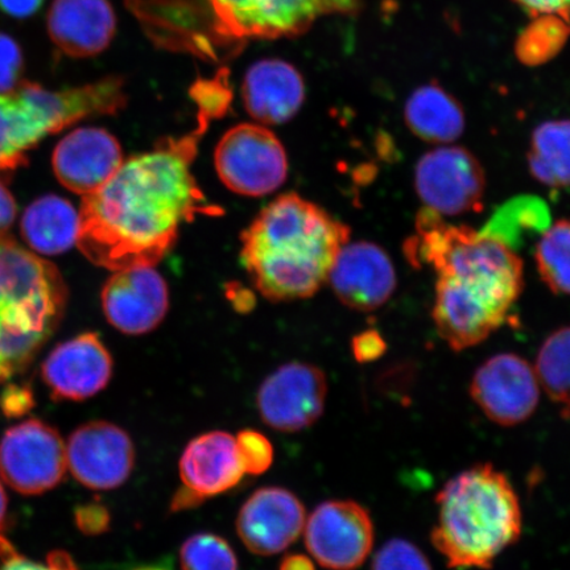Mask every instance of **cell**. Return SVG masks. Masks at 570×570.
Segmentation results:
<instances>
[{
  "label": "cell",
  "mask_w": 570,
  "mask_h": 570,
  "mask_svg": "<svg viewBox=\"0 0 570 570\" xmlns=\"http://www.w3.org/2000/svg\"><path fill=\"white\" fill-rule=\"evenodd\" d=\"M213 30L225 39L274 40L297 38L317 20L354 16L362 0H205Z\"/></svg>",
  "instance_id": "7"
},
{
  "label": "cell",
  "mask_w": 570,
  "mask_h": 570,
  "mask_svg": "<svg viewBox=\"0 0 570 570\" xmlns=\"http://www.w3.org/2000/svg\"><path fill=\"white\" fill-rule=\"evenodd\" d=\"M75 523L77 529L87 537H98L110 529V511L99 502L78 505L75 510Z\"/></svg>",
  "instance_id": "36"
},
{
  "label": "cell",
  "mask_w": 570,
  "mask_h": 570,
  "mask_svg": "<svg viewBox=\"0 0 570 570\" xmlns=\"http://www.w3.org/2000/svg\"><path fill=\"white\" fill-rule=\"evenodd\" d=\"M327 282L342 304L360 312L380 309L394 295L397 284L394 263L372 242L345 245Z\"/></svg>",
  "instance_id": "18"
},
{
  "label": "cell",
  "mask_w": 570,
  "mask_h": 570,
  "mask_svg": "<svg viewBox=\"0 0 570 570\" xmlns=\"http://www.w3.org/2000/svg\"><path fill=\"white\" fill-rule=\"evenodd\" d=\"M304 530L306 550L325 569H358L373 551L372 515L354 501L334 499L318 504Z\"/></svg>",
  "instance_id": "11"
},
{
  "label": "cell",
  "mask_w": 570,
  "mask_h": 570,
  "mask_svg": "<svg viewBox=\"0 0 570 570\" xmlns=\"http://www.w3.org/2000/svg\"><path fill=\"white\" fill-rule=\"evenodd\" d=\"M47 30L62 53L89 59L110 47L117 33V16L109 0H53Z\"/></svg>",
  "instance_id": "20"
},
{
  "label": "cell",
  "mask_w": 570,
  "mask_h": 570,
  "mask_svg": "<svg viewBox=\"0 0 570 570\" xmlns=\"http://www.w3.org/2000/svg\"><path fill=\"white\" fill-rule=\"evenodd\" d=\"M178 469L184 487L205 499L226 493L246 475L237 440L224 431L199 434L191 440L184 449Z\"/></svg>",
  "instance_id": "22"
},
{
  "label": "cell",
  "mask_w": 570,
  "mask_h": 570,
  "mask_svg": "<svg viewBox=\"0 0 570 570\" xmlns=\"http://www.w3.org/2000/svg\"><path fill=\"white\" fill-rule=\"evenodd\" d=\"M35 407L33 392L30 387L10 384L0 395V410L7 417H20Z\"/></svg>",
  "instance_id": "37"
},
{
  "label": "cell",
  "mask_w": 570,
  "mask_h": 570,
  "mask_svg": "<svg viewBox=\"0 0 570 570\" xmlns=\"http://www.w3.org/2000/svg\"><path fill=\"white\" fill-rule=\"evenodd\" d=\"M469 391L491 422L510 428L523 424L533 415L541 387L534 368L523 356L502 353L475 370Z\"/></svg>",
  "instance_id": "13"
},
{
  "label": "cell",
  "mask_w": 570,
  "mask_h": 570,
  "mask_svg": "<svg viewBox=\"0 0 570 570\" xmlns=\"http://www.w3.org/2000/svg\"><path fill=\"white\" fill-rule=\"evenodd\" d=\"M24 73V55L18 41L0 32V95L19 87Z\"/></svg>",
  "instance_id": "35"
},
{
  "label": "cell",
  "mask_w": 570,
  "mask_h": 570,
  "mask_svg": "<svg viewBox=\"0 0 570 570\" xmlns=\"http://www.w3.org/2000/svg\"><path fill=\"white\" fill-rule=\"evenodd\" d=\"M531 18L558 16L570 21V0H512Z\"/></svg>",
  "instance_id": "39"
},
{
  "label": "cell",
  "mask_w": 570,
  "mask_h": 570,
  "mask_svg": "<svg viewBox=\"0 0 570 570\" xmlns=\"http://www.w3.org/2000/svg\"><path fill=\"white\" fill-rule=\"evenodd\" d=\"M112 356L97 333H82L53 348L41 366L55 401L82 402L111 381Z\"/></svg>",
  "instance_id": "16"
},
{
  "label": "cell",
  "mask_w": 570,
  "mask_h": 570,
  "mask_svg": "<svg viewBox=\"0 0 570 570\" xmlns=\"http://www.w3.org/2000/svg\"><path fill=\"white\" fill-rule=\"evenodd\" d=\"M550 226L551 214L543 199L519 196L498 208L480 233L515 252L525 239L543 234Z\"/></svg>",
  "instance_id": "26"
},
{
  "label": "cell",
  "mask_w": 570,
  "mask_h": 570,
  "mask_svg": "<svg viewBox=\"0 0 570 570\" xmlns=\"http://www.w3.org/2000/svg\"><path fill=\"white\" fill-rule=\"evenodd\" d=\"M78 212L67 199L45 196L28 206L21 218V235L33 252L59 255L77 242Z\"/></svg>",
  "instance_id": "24"
},
{
  "label": "cell",
  "mask_w": 570,
  "mask_h": 570,
  "mask_svg": "<svg viewBox=\"0 0 570 570\" xmlns=\"http://www.w3.org/2000/svg\"><path fill=\"white\" fill-rule=\"evenodd\" d=\"M66 446L68 469L82 487L114 490L130 479L137 453L124 428L96 420L78 426Z\"/></svg>",
  "instance_id": "14"
},
{
  "label": "cell",
  "mask_w": 570,
  "mask_h": 570,
  "mask_svg": "<svg viewBox=\"0 0 570 570\" xmlns=\"http://www.w3.org/2000/svg\"><path fill=\"white\" fill-rule=\"evenodd\" d=\"M214 166L227 189L248 197L273 194L288 175L282 141L255 124L235 126L224 135L214 153Z\"/></svg>",
  "instance_id": "8"
},
{
  "label": "cell",
  "mask_w": 570,
  "mask_h": 570,
  "mask_svg": "<svg viewBox=\"0 0 570 570\" xmlns=\"http://www.w3.org/2000/svg\"><path fill=\"white\" fill-rule=\"evenodd\" d=\"M404 122L420 140L449 145L465 131V111L459 99L438 82L413 90L404 106Z\"/></svg>",
  "instance_id": "23"
},
{
  "label": "cell",
  "mask_w": 570,
  "mask_h": 570,
  "mask_svg": "<svg viewBox=\"0 0 570 570\" xmlns=\"http://www.w3.org/2000/svg\"><path fill=\"white\" fill-rule=\"evenodd\" d=\"M432 546L449 568L489 569L522 537L523 515L509 476L476 463L449 480L436 495Z\"/></svg>",
  "instance_id": "3"
},
{
  "label": "cell",
  "mask_w": 570,
  "mask_h": 570,
  "mask_svg": "<svg viewBox=\"0 0 570 570\" xmlns=\"http://www.w3.org/2000/svg\"><path fill=\"white\" fill-rule=\"evenodd\" d=\"M372 570H432V566L411 541L391 539L375 553Z\"/></svg>",
  "instance_id": "31"
},
{
  "label": "cell",
  "mask_w": 570,
  "mask_h": 570,
  "mask_svg": "<svg viewBox=\"0 0 570 570\" xmlns=\"http://www.w3.org/2000/svg\"><path fill=\"white\" fill-rule=\"evenodd\" d=\"M0 570H80L67 552L49 553L47 566L28 560L13 550L12 544L0 533Z\"/></svg>",
  "instance_id": "34"
},
{
  "label": "cell",
  "mask_w": 570,
  "mask_h": 570,
  "mask_svg": "<svg viewBox=\"0 0 570 570\" xmlns=\"http://www.w3.org/2000/svg\"><path fill=\"white\" fill-rule=\"evenodd\" d=\"M122 147L102 128H78L57 145L53 170L57 180L77 195L104 187L124 164Z\"/></svg>",
  "instance_id": "19"
},
{
  "label": "cell",
  "mask_w": 570,
  "mask_h": 570,
  "mask_svg": "<svg viewBox=\"0 0 570 570\" xmlns=\"http://www.w3.org/2000/svg\"><path fill=\"white\" fill-rule=\"evenodd\" d=\"M520 294L504 284L438 276L433 323L452 351H466L508 323Z\"/></svg>",
  "instance_id": "6"
},
{
  "label": "cell",
  "mask_w": 570,
  "mask_h": 570,
  "mask_svg": "<svg viewBox=\"0 0 570 570\" xmlns=\"http://www.w3.org/2000/svg\"><path fill=\"white\" fill-rule=\"evenodd\" d=\"M235 440L245 474L262 475L273 465L274 448L265 434L255 430H244Z\"/></svg>",
  "instance_id": "32"
},
{
  "label": "cell",
  "mask_w": 570,
  "mask_h": 570,
  "mask_svg": "<svg viewBox=\"0 0 570 570\" xmlns=\"http://www.w3.org/2000/svg\"><path fill=\"white\" fill-rule=\"evenodd\" d=\"M327 381L323 370L311 363H285L266 377L256 394V409L266 425L295 433L323 416Z\"/></svg>",
  "instance_id": "12"
},
{
  "label": "cell",
  "mask_w": 570,
  "mask_h": 570,
  "mask_svg": "<svg viewBox=\"0 0 570 570\" xmlns=\"http://www.w3.org/2000/svg\"><path fill=\"white\" fill-rule=\"evenodd\" d=\"M130 570H170V569L167 567L156 564V566H141V567H137V568H134Z\"/></svg>",
  "instance_id": "45"
},
{
  "label": "cell",
  "mask_w": 570,
  "mask_h": 570,
  "mask_svg": "<svg viewBox=\"0 0 570 570\" xmlns=\"http://www.w3.org/2000/svg\"><path fill=\"white\" fill-rule=\"evenodd\" d=\"M209 122L198 116L194 132L132 156L104 187L83 196L76 244L92 265L110 271L155 266L175 246L184 224L220 214L191 173Z\"/></svg>",
  "instance_id": "1"
},
{
  "label": "cell",
  "mask_w": 570,
  "mask_h": 570,
  "mask_svg": "<svg viewBox=\"0 0 570 570\" xmlns=\"http://www.w3.org/2000/svg\"><path fill=\"white\" fill-rule=\"evenodd\" d=\"M527 161L534 180L547 187L570 185V120H548L534 128Z\"/></svg>",
  "instance_id": "25"
},
{
  "label": "cell",
  "mask_w": 570,
  "mask_h": 570,
  "mask_svg": "<svg viewBox=\"0 0 570 570\" xmlns=\"http://www.w3.org/2000/svg\"><path fill=\"white\" fill-rule=\"evenodd\" d=\"M7 514V495L2 482H0V529H2Z\"/></svg>",
  "instance_id": "44"
},
{
  "label": "cell",
  "mask_w": 570,
  "mask_h": 570,
  "mask_svg": "<svg viewBox=\"0 0 570 570\" xmlns=\"http://www.w3.org/2000/svg\"><path fill=\"white\" fill-rule=\"evenodd\" d=\"M279 570H316L309 558L304 554L292 553L285 556L281 562Z\"/></svg>",
  "instance_id": "43"
},
{
  "label": "cell",
  "mask_w": 570,
  "mask_h": 570,
  "mask_svg": "<svg viewBox=\"0 0 570 570\" xmlns=\"http://www.w3.org/2000/svg\"><path fill=\"white\" fill-rule=\"evenodd\" d=\"M570 38V21L558 16L533 17L519 33L515 55L520 63L537 68L559 56Z\"/></svg>",
  "instance_id": "28"
},
{
  "label": "cell",
  "mask_w": 570,
  "mask_h": 570,
  "mask_svg": "<svg viewBox=\"0 0 570 570\" xmlns=\"http://www.w3.org/2000/svg\"><path fill=\"white\" fill-rule=\"evenodd\" d=\"M226 75V70H223V76H218L216 80L199 81L191 89V97L198 105V116L209 120L224 116L232 99Z\"/></svg>",
  "instance_id": "33"
},
{
  "label": "cell",
  "mask_w": 570,
  "mask_h": 570,
  "mask_svg": "<svg viewBox=\"0 0 570 570\" xmlns=\"http://www.w3.org/2000/svg\"><path fill=\"white\" fill-rule=\"evenodd\" d=\"M305 522L301 499L287 489L269 487L256 490L247 499L235 525L249 552L273 556L287 550L301 538Z\"/></svg>",
  "instance_id": "17"
},
{
  "label": "cell",
  "mask_w": 570,
  "mask_h": 570,
  "mask_svg": "<svg viewBox=\"0 0 570 570\" xmlns=\"http://www.w3.org/2000/svg\"><path fill=\"white\" fill-rule=\"evenodd\" d=\"M205 501V498L197 494L196 491L190 490L187 487H183L177 490V493L173 498V502H170V510L174 512L196 509L198 505H202Z\"/></svg>",
  "instance_id": "42"
},
{
  "label": "cell",
  "mask_w": 570,
  "mask_h": 570,
  "mask_svg": "<svg viewBox=\"0 0 570 570\" xmlns=\"http://www.w3.org/2000/svg\"><path fill=\"white\" fill-rule=\"evenodd\" d=\"M246 111L262 125H283L302 109L305 83L289 62L266 59L255 62L242 82Z\"/></svg>",
  "instance_id": "21"
},
{
  "label": "cell",
  "mask_w": 570,
  "mask_h": 570,
  "mask_svg": "<svg viewBox=\"0 0 570 570\" xmlns=\"http://www.w3.org/2000/svg\"><path fill=\"white\" fill-rule=\"evenodd\" d=\"M541 390L570 419V326L560 327L546 338L534 363Z\"/></svg>",
  "instance_id": "27"
},
{
  "label": "cell",
  "mask_w": 570,
  "mask_h": 570,
  "mask_svg": "<svg viewBox=\"0 0 570 570\" xmlns=\"http://www.w3.org/2000/svg\"><path fill=\"white\" fill-rule=\"evenodd\" d=\"M102 308L109 323L128 336L153 332L169 308L168 285L154 266L114 271L102 289Z\"/></svg>",
  "instance_id": "15"
},
{
  "label": "cell",
  "mask_w": 570,
  "mask_h": 570,
  "mask_svg": "<svg viewBox=\"0 0 570 570\" xmlns=\"http://www.w3.org/2000/svg\"><path fill=\"white\" fill-rule=\"evenodd\" d=\"M351 227L296 194L268 204L242 233V262L271 302L311 297L330 279Z\"/></svg>",
  "instance_id": "2"
},
{
  "label": "cell",
  "mask_w": 570,
  "mask_h": 570,
  "mask_svg": "<svg viewBox=\"0 0 570 570\" xmlns=\"http://www.w3.org/2000/svg\"><path fill=\"white\" fill-rule=\"evenodd\" d=\"M415 189L425 208L440 216H462L483 208L487 175L476 156L463 147H439L420 158Z\"/></svg>",
  "instance_id": "10"
},
{
  "label": "cell",
  "mask_w": 570,
  "mask_h": 570,
  "mask_svg": "<svg viewBox=\"0 0 570 570\" xmlns=\"http://www.w3.org/2000/svg\"><path fill=\"white\" fill-rule=\"evenodd\" d=\"M352 351L356 362L370 363L382 358L387 352V344L380 332L367 330L353 338Z\"/></svg>",
  "instance_id": "38"
},
{
  "label": "cell",
  "mask_w": 570,
  "mask_h": 570,
  "mask_svg": "<svg viewBox=\"0 0 570 570\" xmlns=\"http://www.w3.org/2000/svg\"><path fill=\"white\" fill-rule=\"evenodd\" d=\"M45 0H0V11L16 19H27L38 13Z\"/></svg>",
  "instance_id": "40"
},
{
  "label": "cell",
  "mask_w": 570,
  "mask_h": 570,
  "mask_svg": "<svg viewBox=\"0 0 570 570\" xmlns=\"http://www.w3.org/2000/svg\"><path fill=\"white\" fill-rule=\"evenodd\" d=\"M68 287L51 262L0 238V383L26 372L59 327Z\"/></svg>",
  "instance_id": "4"
},
{
  "label": "cell",
  "mask_w": 570,
  "mask_h": 570,
  "mask_svg": "<svg viewBox=\"0 0 570 570\" xmlns=\"http://www.w3.org/2000/svg\"><path fill=\"white\" fill-rule=\"evenodd\" d=\"M17 218V203L11 191L0 181V238L4 237Z\"/></svg>",
  "instance_id": "41"
},
{
  "label": "cell",
  "mask_w": 570,
  "mask_h": 570,
  "mask_svg": "<svg viewBox=\"0 0 570 570\" xmlns=\"http://www.w3.org/2000/svg\"><path fill=\"white\" fill-rule=\"evenodd\" d=\"M67 469V446L42 420L12 425L0 439V479L19 494L47 493L59 487Z\"/></svg>",
  "instance_id": "9"
},
{
  "label": "cell",
  "mask_w": 570,
  "mask_h": 570,
  "mask_svg": "<svg viewBox=\"0 0 570 570\" xmlns=\"http://www.w3.org/2000/svg\"><path fill=\"white\" fill-rule=\"evenodd\" d=\"M534 261L554 295H570V219L558 220L541 234Z\"/></svg>",
  "instance_id": "29"
},
{
  "label": "cell",
  "mask_w": 570,
  "mask_h": 570,
  "mask_svg": "<svg viewBox=\"0 0 570 570\" xmlns=\"http://www.w3.org/2000/svg\"><path fill=\"white\" fill-rule=\"evenodd\" d=\"M122 77H104L83 87L47 90L21 81L17 89L0 95V173L27 161V153L48 135L80 120L116 116L127 106Z\"/></svg>",
  "instance_id": "5"
},
{
  "label": "cell",
  "mask_w": 570,
  "mask_h": 570,
  "mask_svg": "<svg viewBox=\"0 0 570 570\" xmlns=\"http://www.w3.org/2000/svg\"><path fill=\"white\" fill-rule=\"evenodd\" d=\"M180 564L183 570H238L230 544L210 532L196 533L184 541Z\"/></svg>",
  "instance_id": "30"
}]
</instances>
